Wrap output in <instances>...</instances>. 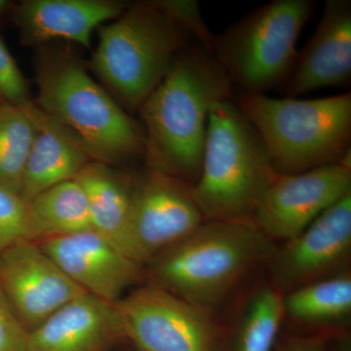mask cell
Listing matches in <instances>:
<instances>
[{"instance_id":"cell-22","label":"cell","mask_w":351,"mask_h":351,"mask_svg":"<svg viewBox=\"0 0 351 351\" xmlns=\"http://www.w3.org/2000/svg\"><path fill=\"white\" fill-rule=\"evenodd\" d=\"M29 105L4 104L0 110V186L18 193L34 138Z\"/></svg>"},{"instance_id":"cell-23","label":"cell","mask_w":351,"mask_h":351,"mask_svg":"<svg viewBox=\"0 0 351 351\" xmlns=\"http://www.w3.org/2000/svg\"><path fill=\"white\" fill-rule=\"evenodd\" d=\"M22 241H38L29 202L0 186V254Z\"/></svg>"},{"instance_id":"cell-3","label":"cell","mask_w":351,"mask_h":351,"mask_svg":"<svg viewBox=\"0 0 351 351\" xmlns=\"http://www.w3.org/2000/svg\"><path fill=\"white\" fill-rule=\"evenodd\" d=\"M271 240L247 223L205 221L149 263L151 285L211 314L249 272L269 262Z\"/></svg>"},{"instance_id":"cell-7","label":"cell","mask_w":351,"mask_h":351,"mask_svg":"<svg viewBox=\"0 0 351 351\" xmlns=\"http://www.w3.org/2000/svg\"><path fill=\"white\" fill-rule=\"evenodd\" d=\"M313 10L311 0H274L215 34L210 53L234 93L267 95L285 84L299 52L298 39Z\"/></svg>"},{"instance_id":"cell-15","label":"cell","mask_w":351,"mask_h":351,"mask_svg":"<svg viewBox=\"0 0 351 351\" xmlns=\"http://www.w3.org/2000/svg\"><path fill=\"white\" fill-rule=\"evenodd\" d=\"M128 4L119 0H23L11 7L21 43L38 48L56 40L91 48L92 34Z\"/></svg>"},{"instance_id":"cell-29","label":"cell","mask_w":351,"mask_h":351,"mask_svg":"<svg viewBox=\"0 0 351 351\" xmlns=\"http://www.w3.org/2000/svg\"><path fill=\"white\" fill-rule=\"evenodd\" d=\"M335 351H351L350 343L346 339V341H341V343H339Z\"/></svg>"},{"instance_id":"cell-30","label":"cell","mask_w":351,"mask_h":351,"mask_svg":"<svg viewBox=\"0 0 351 351\" xmlns=\"http://www.w3.org/2000/svg\"><path fill=\"white\" fill-rule=\"evenodd\" d=\"M4 104L5 103H4V101H2V99L0 98V110H1L2 107H3Z\"/></svg>"},{"instance_id":"cell-6","label":"cell","mask_w":351,"mask_h":351,"mask_svg":"<svg viewBox=\"0 0 351 351\" xmlns=\"http://www.w3.org/2000/svg\"><path fill=\"white\" fill-rule=\"evenodd\" d=\"M278 174L339 163L351 151V93L302 100L234 93Z\"/></svg>"},{"instance_id":"cell-24","label":"cell","mask_w":351,"mask_h":351,"mask_svg":"<svg viewBox=\"0 0 351 351\" xmlns=\"http://www.w3.org/2000/svg\"><path fill=\"white\" fill-rule=\"evenodd\" d=\"M0 98L7 105L24 106L31 104V90L27 80L16 63L5 43L0 36Z\"/></svg>"},{"instance_id":"cell-12","label":"cell","mask_w":351,"mask_h":351,"mask_svg":"<svg viewBox=\"0 0 351 351\" xmlns=\"http://www.w3.org/2000/svg\"><path fill=\"white\" fill-rule=\"evenodd\" d=\"M0 286L29 332L87 294L36 241L19 242L0 254Z\"/></svg>"},{"instance_id":"cell-19","label":"cell","mask_w":351,"mask_h":351,"mask_svg":"<svg viewBox=\"0 0 351 351\" xmlns=\"http://www.w3.org/2000/svg\"><path fill=\"white\" fill-rule=\"evenodd\" d=\"M284 317L300 326L332 328L351 315L350 271L306 284L283 295Z\"/></svg>"},{"instance_id":"cell-26","label":"cell","mask_w":351,"mask_h":351,"mask_svg":"<svg viewBox=\"0 0 351 351\" xmlns=\"http://www.w3.org/2000/svg\"><path fill=\"white\" fill-rule=\"evenodd\" d=\"M29 331L0 286V351H25Z\"/></svg>"},{"instance_id":"cell-5","label":"cell","mask_w":351,"mask_h":351,"mask_svg":"<svg viewBox=\"0 0 351 351\" xmlns=\"http://www.w3.org/2000/svg\"><path fill=\"white\" fill-rule=\"evenodd\" d=\"M98 36L86 66L132 112H138L162 82L178 55L196 41L157 0L128 4L119 18L99 27Z\"/></svg>"},{"instance_id":"cell-27","label":"cell","mask_w":351,"mask_h":351,"mask_svg":"<svg viewBox=\"0 0 351 351\" xmlns=\"http://www.w3.org/2000/svg\"><path fill=\"white\" fill-rule=\"evenodd\" d=\"M278 351H327L324 339L321 338H299L286 341Z\"/></svg>"},{"instance_id":"cell-8","label":"cell","mask_w":351,"mask_h":351,"mask_svg":"<svg viewBox=\"0 0 351 351\" xmlns=\"http://www.w3.org/2000/svg\"><path fill=\"white\" fill-rule=\"evenodd\" d=\"M191 188L188 182L149 168L134 177L130 240L135 262H151L204 223Z\"/></svg>"},{"instance_id":"cell-17","label":"cell","mask_w":351,"mask_h":351,"mask_svg":"<svg viewBox=\"0 0 351 351\" xmlns=\"http://www.w3.org/2000/svg\"><path fill=\"white\" fill-rule=\"evenodd\" d=\"M29 110L34 124V138L20 195L29 202L46 189L75 179L94 160L68 130L45 114L34 101Z\"/></svg>"},{"instance_id":"cell-16","label":"cell","mask_w":351,"mask_h":351,"mask_svg":"<svg viewBox=\"0 0 351 351\" xmlns=\"http://www.w3.org/2000/svg\"><path fill=\"white\" fill-rule=\"evenodd\" d=\"M127 341L115 304L85 294L29 332L25 351H110Z\"/></svg>"},{"instance_id":"cell-25","label":"cell","mask_w":351,"mask_h":351,"mask_svg":"<svg viewBox=\"0 0 351 351\" xmlns=\"http://www.w3.org/2000/svg\"><path fill=\"white\" fill-rule=\"evenodd\" d=\"M164 12L172 19L188 29L195 40L211 52L212 43L215 34L209 27L201 14L199 3L195 0H157ZM211 54V53H210Z\"/></svg>"},{"instance_id":"cell-14","label":"cell","mask_w":351,"mask_h":351,"mask_svg":"<svg viewBox=\"0 0 351 351\" xmlns=\"http://www.w3.org/2000/svg\"><path fill=\"white\" fill-rule=\"evenodd\" d=\"M351 83V1L327 0L313 36L300 52L282 87L289 98Z\"/></svg>"},{"instance_id":"cell-4","label":"cell","mask_w":351,"mask_h":351,"mask_svg":"<svg viewBox=\"0 0 351 351\" xmlns=\"http://www.w3.org/2000/svg\"><path fill=\"white\" fill-rule=\"evenodd\" d=\"M278 174L255 127L233 99L211 108L197 181L191 188L205 221L254 225Z\"/></svg>"},{"instance_id":"cell-2","label":"cell","mask_w":351,"mask_h":351,"mask_svg":"<svg viewBox=\"0 0 351 351\" xmlns=\"http://www.w3.org/2000/svg\"><path fill=\"white\" fill-rule=\"evenodd\" d=\"M34 104L78 141L94 161L119 166L144 158L142 124L88 73L69 44L36 48Z\"/></svg>"},{"instance_id":"cell-10","label":"cell","mask_w":351,"mask_h":351,"mask_svg":"<svg viewBox=\"0 0 351 351\" xmlns=\"http://www.w3.org/2000/svg\"><path fill=\"white\" fill-rule=\"evenodd\" d=\"M351 252V193L313 221L304 232L274 249L269 272L282 295L346 271Z\"/></svg>"},{"instance_id":"cell-1","label":"cell","mask_w":351,"mask_h":351,"mask_svg":"<svg viewBox=\"0 0 351 351\" xmlns=\"http://www.w3.org/2000/svg\"><path fill=\"white\" fill-rule=\"evenodd\" d=\"M234 90L200 44L182 51L158 86L138 108L149 169L188 184L199 177L210 112Z\"/></svg>"},{"instance_id":"cell-20","label":"cell","mask_w":351,"mask_h":351,"mask_svg":"<svg viewBox=\"0 0 351 351\" xmlns=\"http://www.w3.org/2000/svg\"><path fill=\"white\" fill-rule=\"evenodd\" d=\"M29 209L38 241L92 230L86 195L75 179L46 189Z\"/></svg>"},{"instance_id":"cell-11","label":"cell","mask_w":351,"mask_h":351,"mask_svg":"<svg viewBox=\"0 0 351 351\" xmlns=\"http://www.w3.org/2000/svg\"><path fill=\"white\" fill-rule=\"evenodd\" d=\"M350 193L351 167L341 162L277 174L258 205L254 225L271 241H288Z\"/></svg>"},{"instance_id":"cell-28","label":"cell","mask_w":351,"mask_h":351,"mask_svg":"<svg viewBox=\"0 0 351 351\" xmlns=\"http://www.w3.org/2000/svg\"><path fill=\"white\" fill-rule=\"evenodd\" d=\"M12 5V1H9V0H0V18L5 15V14H9Z\"/></svg>"},{"instance_id":"cell-9","label":"cell","mask_w":351,"mask_h":351,"mask_svg":"<svg viewBox=\"0 0 351 351\" xmlns=\"http://www.w3.org/2000/svg\"><path fill=\"white\" fill-rule=\"evenodd\" d=\"M127 339L141 351H214L211 314L147 284L115 304Z\"/></svg>"},{"instance_id":"cell-21","label":"cell","mask_w":351,"mask_h":351,"mask_svg":"<svg viewBox=\"0 0 351 351\" xmlns=\"http://www.w3.org/2000/svg\"><path fill=\"white\" fill-rule=\"evenodd\" d=\"M284 319L283 295L271 285L256 289L240 313L234 351H274Z\"/></svg>"},{"instance_id":"cell-18","label":"cell","mask_w":351,"mask_h":351,"mask_svg":"<svg viewBox=\"0 0 351 351\" xmlns=\"http://www.w3.org/2000/svg\"><path fill=\"white\" fill-rule=\"evenodd\" d=\"M134 177L114 166L91 161L75 178L86 195L92 230L132 260L130 211Z\"/></svg>"},{"instance_id":"cell-13","label":"cell","mask_w":351,"mask_h":351,"mask_svg":"<svg viewBox=\"0 0 351 351\" xmlns=\"http://www.w3.org/2000/svg\"><path fill=\"white\" fill-rule=\"evenodd\" d=\"M36 242L87 294L110 304H117L144 274L142 265L94 230Z\"/></svg>"}]
</instances>
